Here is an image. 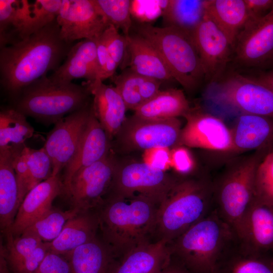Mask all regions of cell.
<instances>
[{
    "label": "cell",
    "instance_id": "6da1fadb",
    "mask_svg": "<svg viewBox=\"0 0 273 273\" xmlns=\"http://www.w3.org/2000/svg\"><path fill=\"white\" fill-rule=\"evenodd\" d=\"M57 20L26 38L0 49L1 87L14 101L35 81L56 71L73 43L62 40Z\"/></svg>",
    "mask_w": 273,
    "mask_h": 273
},
{
    "label": "cell",
    "instance_id": "7a4b0ae2",
    "mask_svg": "<svg viewBox=\"0 0 273 273\" xmlns=\"http://www.w3.org/2000/svg\"><path fill=\"white\" fill-rule=\"evenodd\" d=\"M161 202L142 194L130 198L106 196L97 213L103 241L116 258L149 242Z\"/></svg>",
    "mask_w": 273,
    "mask_h": 273
},
{
    "label": "cell",
    "instance_id": "3957f363",
    "mask_svg": "<svg viewBox=\"0 0 273 273\" xmlns=\"http://www.w3.org/2000/svg\"><path fill=\"white\" fill-rule=\"evenodd\" d=\"M213 209V180L207 175H180L160 204L154 233L169 244Z\"/></svg>",
    "mask_w": 273,
    "mask_h": 273
},
{
    "label": "cell",
    "instance_id": "277c9868",
    "mask_svg": "<svg viewBox=\"0 0 273 273\" xmlns=\"http://www.w3.org/2000/svg\"><path fill=\"white\" fill-rule=\"evenodd\" d=\"M233 228L213 209L168 244L171 257L193 273H214L219 261L235 246Z\"/></svg>",
    "mask_w": 273,
    "mask_h": 273
},
{
    "label": "cell",
    "instance_id": "5b68a950",
    "mask_svg": "<svg viewBox=\"0 0 273 273\" xmlns=\"http://www.w3.org/2000/svg\"><path fill=\"white\" fill-rule=\"evenodd\" d=\"M90 95L85 83L54 82L46 75L21 92L14 101V108L41 123L55 124L89 105Z\"/></svg>",
    "mask_w": 273,
    "mask_h": 273
},
{
    "label": "cell",
    "instance_id": "8992f818",
    "mask_svg": "<svg viewBox=\"0 0 273 273\" xmlns=\"http://www.w3.org/2000/svg\"><path fill=\"white\" fill-rule=\"evenodd\" d=\"M136 30V34L158 51L173 79L186 89L193 90L205 79L202 63L191 35L174 27L148 24L138 26Z\"/></svg>",
    "mask_w": 273,
    "mask_h": 273
},
{
    "label": "cell",
    "instance_id": "52a82bcc",
    "mask_svg": "<svg viewBox=\"0 0 273 273\" xmlns=\"http://www.w3.org/2000/svg\"><path fill=\"white\" fill-rule=\"evenodd\" d=\"M272 150H263L240 160L213 180L214 209L236 235L254 197L257 169Z\"/></svg>",
    "mask_w": 273,
    "mask_h": 273
},
{
    "label": "cell",
    "instance_id": "ba28073f",
    "mask_svg": "<svg viewBox=\"0 0 273 273\" xmlns=\"http://www.w3.org/2000/svg\"><path fill=\"white\" fill-rule=\"evenodd\" d=\"M181 128L177 118L153 119L133 114L126 118L112 140V150L124 155L155 149H173L178 146Z\"/></svg>",
    "mask_w": 273,
    "mask_h": 273
},
{
    "label": "cell",
    "instance_id": "9c48e42d",
    "mask_svg": "<svg viewBox=\"0 0 273 273\" xmlns=\"http://www.w3.org/2000/svg\"><path fill=\"white\" fill-rule=\"evenodd\" d=\"M179 176L145 161L124 159L116 155L112 181L107 195L130 198L142 194L162 201Z\"/></svg>",
    "mask_w": 273,
    "mask_h": 273
},
{
    "label": "cell",
    "instance_id": "30bf717a",
    "mask_svg": "<svg viewBox=\"0 0 273 273\" xmlns=\"http://www.w3.org/2000/svg\"><path fill=\"white\" fill-rule=\"evenodd\" d=\"M206 96L217 104L241 114L273 117V93L248 76L231 74L209 84Z\"/></svg>",
    "mask_w": 273,
    "mask_h": 273
},
{
    "label": "cell",
    "instance_id": "8fae6325",
    "mask_svg": "<svg viewBox=\"0 0 273 273\" xmlns=\"http://www.w3.org/2000/svg\"><path fill=\"white\" fill-rule=\"evenodd\" d=\"M116 159L112 150L102 160L74 173L65 194L71 208L82 212L98 208L103 204L111 185Z\"/></svg>",
    "mask_w": 273,
    "mask_h": 273
},
{
    "label": "cell",
    "instance_id": "7c38bea8",
    "mask_svg": "<svg viewBox=\"0 0 273 273\" xmlns=\"http://www.w3.org/2000/svg\"><path fill=\"white\" fill-rule=\"evenodd\" d=\"M233 59L241 67L255 70L273 67V7L264 16L248 22L236 40Z\"/></svg>",
    "mask_w": 273,
    "mask_h": 273
},
{
    "label": "cell",
    "instance_id": "4fadbf2b",
    "mask_svg": "<svg viewBox=\"0 0 273 273\" xmlns=\"http://www.w3.org/2000/svg\"><path fill=\"white\" fill-rule=\"evenodd\" d=\"M56 20L61 39L68 43L97 39L110 25L95 0H62Z\"/></svg>",
    "mask_w": 273,
    "mask_h": 273
},
{
    "label": "cell",
    "instance_id": "5bb4252c",
    "mask_svg": "<svg viewBox=\"0 0 273 273\" xmlns=\"http://www.w3.org/2000/svg\"><path fill=\"white\" fill-rule=\"evenodd\" d=\"M92 103L58 121L43 147L53 164L52 176L59 175L73 158L87 125Z\"/></svg>",
    "mask_w": 273,
    "mask_h": 273
},
{
    "label": "cell",
    "instance_id": "9a60e30c",
    "mask_svg": "<svg viewBox=\"0 0 273 273\" xmlns=\"http://www.w3.org/2000/svg\"><path fill=\"white\" fill-rule=\"evenodd\" d=\"M209 84L220 80L233 56V48L225 34L208 16L191 34Z\"/></svg>",
    "mask_w": 273,
    "mask_h": 273
},
{
    "label": "cell",
    "instance_id": "2e32d148",
    "mask_svg": "<svg viewBox=\"0 0 273 273\" xmlns=\"http://www.w3.org/2000/svg\"><path fill=\"white\" fill-rule=\"evenodd\" d=\"M184 117L186 123L180 131L178 146L232 152L231 129L221 119L191 108Z\"/></svg>",
    "mask_w": 273,
    "mask_h": 273
},
{
    "label": "cell",
    "instance_id": "e0dca14e",
    "mask_svg": "<svg viewBox=\"0 0 273 273\" xmlns=\"http://www.w3.org/2000/svg\"><path fill=\"white\" fill-rule=\"evenodd\" d=\"M237 236L245 250L273 256V204L254 197Z\"/></svg>",
    "mask_w": 273,
    "mask_h": 273
},
{
    "label": "cell",
    "instance_id": "ac0fdd59",
    "mask_svg": "<svg viewBox=\"0 0 273 273\" xmlns=\"http://www.w3.org/2000/svg\"><path fill=\"white\" fill-rule=\"evenodd\" d=\"M111 150L112 140L96 117L92 102L89 119L77 149L64 169L63 193H66L77 170L102 160Z\"/></svg>",
    "mask_w": 273,
    "mask_h": 273
},
{
    "label": "cell",
    "instance_id": "d6986e66",
    "mask_svg": "<svg viewBox=\"0 0 273 273\" xmlns=\"http://www.w3.org/2000/svg\"><path fill=\"white\" fill-rule=\"evenodd\" d=\"M62 193V179L59 174L51 176L30 190L19 206L10 229L13 237H20L26 228L52 208L54 200Z\"/></svg>",
    "mask_w": 273,
    "mask_h": 273
},
{
    "label": "cell",
    "instance_id": "ffe728a7",
    "mask_svg": "<svg viewBox=\"0 0 273 273\" xmlns=\"http://www.w3.org/2000/svg\"><path fill=\"white\" fill-rule=\"evenodd\" d=\"M98 72L97 39H83L72 46L64 63L48 77L54 82L84 78L92 83L97 79Z\"/></svg>",
    "mask_w": 273,
    "mask_h": 273
},
{
    "label": "cell",
    "instance_id": "44dd1931",
    "mask_svg": "<svg viewBox=\"0 0 273 273\" xmlns=\"http://www.w3.org/2000/svg\"><path fill=\"white\" fill-rule=\"evenodd\" d=\"M231 131L232 152L273 150V117L241 114Z\"/></svg>",
    "mask_w": 273,
    "mask_h": 273
},
{
    "label": "cell",
    "instance_id": "7402d4cb",
    "mask_svg": "<svg viewBox=\"0 0 273 273\" xmlns=\"http://www.w3.org/2000/svg\"><path fill=\"white\" fill-rule=\"evenodd\" d=\"M171 258L164 240L144 243L116 261L111 273H159Z\"/></svg>",
    "mask_w": 273,
    "mask_h": 273
},
{
    "label": "cell",
    "instance_id": "603a6c76",
    "mask_svg": "<svg viewBox=\"0 0 273 273\" xmlns=\"http://www.w3.org/2000/svg\"><path fill=\"white\" fill-rule=\"evenodd\" d=\"M85 83L94 97L92 102L96 116L112 141L126 118L125 103L113 85L101 80Z\"/></svg>",
    "mask_w": 273,
    "mask_h": 273
},
{
    "label": "cell",
    "instance_id": "cb8c5ba5",
    "mask_svg": "<svg viewBox=\"0 0 273 273\" xmlns=\"http://www.w3.org/2000/svg\"><path fill=\"white\" fill-rule=\"evenodd\" d=\"M126 38L130 69L162 82L173 79L163 58L149 42L136 34Z\"/></svg>",
    "mask_w": 273,
    "mask_h": 273
},
{
    "label": "cell",
    "instance_id": "d4e9b609",
    "mask_svg": "<svg viewBox=\"0 0 273 273\" xmlns=\"http://www.w3.org/2000/svg\"><path fill=\"white\" fill-rule=\"evenodd\" d=\"M32 19V3L0 0V49L28 37Z\"/></svg>",
    "mask_w": 273,
    "mask_h": 273
},
{
    "label": "cell",
    "instance_id": "484cf974",
    "mask_svg": "<svg viewBox=\"0 0 273 273\" xmlns=\"http://www.w3.org/2000/svg\"><path fill=\"white\" fill-rule=\"evenodd\" d=\"M98 228L97 213L79 212L67 221L55 240L48 242L49 251L66 255L96 238Z\"/></svg>",
    "mask_w": 273,
    "mask_h": 273
},
{
    "label": "cell",
    "instance_id": "4316f807",
    "mask_svg": "<svg viewBox=\"0 0 273 273\" xmlns=\"http://www.w3.org/2000/svg\"><path fill=\"white\" fill-rule=\"evenodd\" d=\"M206 13L233 49L239 34L251 18L244 0H208Z\"/></svg>",
    "mask_w": 273,
    "mask_h": 273
},
{
    "label": "cell",
    "instance_id": "83f0119b",
    "mask_svg": "<svg viewBox=\"0 0 273 273\" xmlns=\"http://www.w3.org/2000/svg\"><path fill=\"white\" fill-rule=\"evenodd\" d=\"M64 256L71 273H111L116 261L110 248L97 237Z\"/></svg>",
    "mask_w": 273,
    "mask_h": 273
},
{
    "label": "cell",
    "instance_id": "f1b7e54d",
    "mask_svg": "<svg viewBox=\"0 0 273 273\" xmlns=\"http://www.w3.org/2000/svg\"><path fill=\"white\" fill-rule=\"evenodd\" d=\"M13 157L11 151H0V225L3 233L10 230L20 206Z\"/></svg>",
    "mask_w": 273,
    "mask_h": 273
},
{
    "label": "cell",
    "instance_id": "f546056e",
    "mask_svg": "<svg viewBox=\"0 0 273 273\" xmlns=\"http://www.w3.org/2000/svg\"><path fill=\"white\" fill-rule=\"evenodd\" d=\"M112 77L127 109L134 111L161 90L162 81L142 76L130 69Z\"/></svg>",
    "mask_w": 273,
    "mask_h": 273
},
{
    "label": "cell",
    "instance_id": "4dcf8cb0",
    "mask_svg": "<svg viewBox=\"0 0 273 273\" xmlns=\"http://www.w3.org/2000/svg\"><path fill=\"white\" fill-rule=\"evenodd\" d=\"M191 110L182 90L169 88L160 90L155 96L134 111V115L144 118L167 119L184 117Z\"/></svg>",
    "mask_w": 273,
    "mask_h": 273
},
{
    "label": "cell",
    "instance_id": "1f68e13d",
    "mask_svg": "<svg viewBox=\"0 0 273 273\" xmlns=\"http://www.w3.org/2000/svg\"><path fill=\"white\" fill-rule=\"evenodd\" d=\"M207 1H166L162 12L165 26L176 27L191 35L206 15Z\"/></svg>",
    "mask_w": 273,
    "mask_h": 273
},
{
    "label": "cell",
    "instance_id": "d6a6232c",
    "mask_svg": "<svg viewBox=\"0 0 273 273\" xmlns=\"http://www.w3.org/2000/svg\"><path fill=\"white\" fill-rule=\"evenodd\" d=\"M26 116L14 107L0 112V151H16L24 148L25 142L34 134Z\"/></svg>",
    "mask_w": 273,
    "mask_h": 273
},
{
    "label": "cell",
    "instance_id": "836d02e7",
    "mask_svg": "<svg viewBox=\"0 0 273 273\" xmlns=\"http://www.w3.org/2000/svg\"><path fill=\"white\" fill-rule=\"evenodd\" d=\"M214 273H273V256L245 250L238 241L219 261Z\"/></svg>",
    "mask_w": 273,
    "mask_h": 273
},
{
    "label": "cell",
    "instance_id": "e575fe53",
    "mask_svg": "<svg viewBox=\"0 0 273 273\" xmlns=\"http://www.w3.org/2000/svg\"><path fill=\"white\" fill-rule=\"evenodd\" d=\"M79 213L75 209L62 211L52 207L26 228L21 235H31L43 242H51L60 235L67 221Z\"/></svg>",
    "mask_w": 273,
    "mask_h": 273
},
{
    "label": "cell",
    "instance_id": "d590c367",
    "mask_svg": "<svg viewBox=\"0 0 273 273\" xmlns=\"http://www.w3.org/2000/svg\"><path fill=\"white\" fill-rule=\"evenodd\" d=\"M7 239L4 253L11 272L14 273L27 257L43 242L31 235L14 237L10 231L4 233Z\"/></svg>",
    "mask_w": 273,
    "mask_h": 273
},
{
    "label": "cell",
    "instance_id": "8d00e7d4",
    "mask_svg": "<svg viewBox=\"0 0 273 273\" xmlns=\"http://www.w3.org/2000/svg\"><path fill=\"white\" fill-rule=\"evenodd\" d=\"M100 10L110 24L122 31L126 37L132 27L130 17L131 1L129 0H95Z\"/></svg>",
    "mask_w": 273,
    "mask_h": 273
},
{
    "label": "cell",
    "instance_id": "74e56055",
    "mask_svg": "<svg viewBox=\"0 0 273 273\" xmlns=\"http://www.w3.org/2000/svg\"><path fill=\"white\" fill-rule=\"evenodd\" d=\"M254 197L273 204V150L265 156L257 169Z\"/></svg>",
    "mask_w": 273,
    "mask_h": 273
},
{
    "label": "cell",
    "instance_id": "f35d334b",
    "mask_svg": "<svg viewBox=\"0 0 273 273\" xmlns=\"http://www.w3.org/2000/svg\"><path fill=\"white\" fill-rule=\"evenodd\" d=\"M62 0H35L32 3V19L28 36L56 20Z\"/></svg>",
    "mask_w": 273,
    "mask_h": 273
},
{
    "label": "cell",
    "instance_id": "ab89813d",
    "mask_svg": "<svg viewBox=\"0 0 273 273\" xmlns=\"http://www.w3.org/2000/svg\"><path fill=\"white\" fill-rule=\"evenodd\" d=\"M28 163L30 191L52 176L53 164L50 156L43 147L39 149L30 148Z\"/></svg>",
    "mask_w": 273,
    "mask_h": 273
},
{
    "label": "cell",
    "instance_id": "60d3db41",
    "mask_svg": "<svg viewBox=\"0 0 273 273\" xmlns=\"http://www.w3.org/2000/svg\"><path fill=\"white\" fill-rule=\"evenodd\" d=\"M100 37L104 43L109 54L118 66L123 65L127 54L126 37L119 33V30L110 24Z\"/></svg>",
    "mask_w": 273,
    "mask_h": 273
},
{
    "label": "cell",
    "instance_id": "b9f144b4",
    "mask_svg": "<svg viewBox=\"0 0 273 273\" xmlns=\"http://www.w3.org/2000/svg\"><path fill=\"white\" fill-rule=\"evenodd\" d=\"M30 148L26 146L22 149L13 152V167L15 173L19 190L20 206L29 192V172L28 157Z\"/></svg>",
    "mask_w": 273,
    "mask_h": 273
},
{
    "label": "cell",
    "instance_id": "7bdbcfd3",
    "mask_svg": "<svg viewBox=\"0 0 273 273\" xmlns=\"http://www.w3.org/2000/svg\"><path fill=\"white\" fill-rule=\"evenodd\" d=\"M97 50L99 72L96 80L103 82L106 79L114 76L118 66L109 54L100 37L97 39Z\"/></svg>",
    "mask_w": 273,
    "mask_h": 273
},
{
    "label": "cell",
    "instance_id": "ee69618b",
    "mask_svg": "<svg viewBox=\"0 0 273 273\" xmlns=\"http://www.w3.org/2000/svg\"><path fill=\"white\" fill-rule=\"evenodd\" d=\"M34 273H71L70 263L65 256L49 251Z\"/></svg>",
    "mask_w": 273,
    "mask_h": 273
},
{
    "label": "cell",
    "instance_id": "f6af8a7d",
    "mask_svg": "<svg viewBox=\"0 0 273 273\" xmlns=\"http://www.w3.org/2000/svg\"><path fill=\"white\" fill-rule=\"evenodd\" d=\"M170 165L180 176L191 175L195 168L194 161L190 152L183 146L172 149Z\"/></svg>",
    "mask_w": 273,
    "mask_h": 273
},
{
    "label": "cell",
    "instance_id": "bcb514c9",
    "mask_svg": "<svg viewBox=\"0 0 273 273\" xmlns=\"http://www.w3.org/2000/svg\"><path fill=\"white\" fill-rule=\"evenodd\" d=\"M49 251V243L42 242L26 258L14 273H34Z\"/></svg>",
    "mask_w": 273,
    "mask_h": 273
},
{
    "label": "cell",
    "instance_id": "7dc6e473",
    "mask_svg": "<svg viewBox=\"0 0 273 273\" xmlns=\"http://www.w3.org/2000/svg\"><path fill=\"white\" fill-rule=\"evenodd\" d=\"M251 18L261 17L273 7V0H244Z\"/></svg>",
    "mask_w": 273,
    "mask_h": 273
},
{
    "label": "cell",
    "instance_id": "c3c4849f",
    "mask_svg": "<svg viewBox=\"0 0 273 273\" xmlns=\"http://www.w3.org/2000/svg\"><path fill=\"white\" fill-rule=\"evenodd\" d=\"M255 73L249 76L267 87L273 93V67L263 70H255Z\"/></svg>",
    "mask_w": 273,
    "mask_h": 273
},
{
    "label": "cell",
    "instance_id": "681fc988",
    "mask_svg": "<svg viewBox=\"0 0 273 273\" xmlns=\"http://www.w3.org/2000/svg\"><path fill=\"white\" fill-rule=\"evenodd\" d=\"M159 273H193L184 265L171 257L169 262Z\"/></svg>",
    "mask_w": 273,
    "mask_h": 273
}]
</instances>
